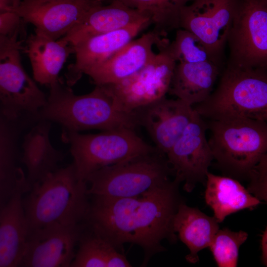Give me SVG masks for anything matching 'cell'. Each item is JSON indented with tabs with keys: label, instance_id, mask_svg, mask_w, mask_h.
<instances>
[{
	"label": "cell",
	"instance_id": "836d02e7",
	"mask_svg": "<svg viewBox=\"0 0 267 267\" xmlns=\"http://www.w3.org/2000/svg\"></svg>",
	"mask_w": 267,
	"mask_h": 267
},
{
	"label": "cell",
	"instance_id": "83f0119b",
	"mask_svg": "<svg viewBox=\"0 0 267 267\" xmlns=\"http://www.w3.org/2000/svg\"><path fill=\"white\" fill-rule=\"evenodd\" d=\"M177 63H198L212 61L220 64L213 57L204 43L192 32L177 30L175 39L167 45Z\"/></svg>",
	"mask_w": 267,
	"mask_h": 267
},
{
	"label": "cell",
	"instance_id": "603a6c76",
	"mask_svg": "<svg viewBox=\"0 0 267 267\" xmlns=\"http://www.w3.org/2000/svg\"><path fill=\"white\" fill-rule=\"evenodd\" d=\"M220 229L216 219L201 211L198 208L181 203L173 220V229L188 248L189 253L186 260L191 264L199 261L198 253L210 246Z\"/></svg>",
	"mask_w": 267,
	"mask_h": 267
},
{
	"label": "cell",
	"instance_id": "ffe728a7",
	"mask_svg": "<svg viewBox=\"0 0 267 267\" xmlns=\"http://www.w3.org/2000/svg\"><path fill=\"white\" fill-rule=\"evenodd\" d=\"M51 122L39 120L24 136L22 143L21 162L27 170L26 176L30 189L58 168L63 153L55 148L50 138Z\"/></svg>",
	"mask_w": 267,
	"mask_h": 267
},
{
	"label": "cell",
	"instance_id": "2e32d148",
	"mask_svg": "<svg viewBox=\"0 0 267 267\" xmlns=\"http://www.w3.org/2000/svg\"><path fill=\"white\" fill-rule=\"evenodd\" d=\"M151 23L150 19L145 18L127 27L90 37L72 45L75 61L68 67L66 84L70 87L74 85L87 71L107 60Z\"/></svg>",
	"mask_w": 267,
	"mask_h": 267
},
{
	"label": "cell",
	"instance_id": "4fadbf2b",
	"mask_svg": "<svg viewBox=\"0 0 267 267\" xmlns=\"http://www.w3.org/2000/svg\"><path fill=\"white\" fill-rule=\"evenodd\" d=\"M105 0H22L12 12L35 32L55 40L63 37L93 7Z\"/></svg>",
	"mask_w": 267,
	"mask_h": 267
},
{
	"label": "cell",
	"instance_id": "ba28073f",
	"mask_svg": "<svg viewBox=\"0 0 267 267\" xmlns=\"http://www.w3.org/2000/svg\"><path fill=\"white\" fill-rule=\"evenodd\" d=\"M22 42L0 36V115L11 120H38L47 97L22 66Z\"/></svg>",
	"mask_w": 267,
	"mask_h": 267
},
{
	"label": "cell",
	"instance_id": "30bf717a",
	"mask_svg": "<svg viewBox=\"0 0 267 267\" xmlns=\"http://www.w3.org/2000/svg\"><path fill=\"white\" fill-rule=\"evenodd\" d=\"M168 43L160 46L154 58L141 69L118 83L105 85L122 110L133 112L168 93L177 64Z\"/></svg>",
	"mask_w": 267,
	"mask_h": 267
},
{
	"label": "cell",
	"instance_id": "d4e9b609",
	"mask_svg": "<svg viewBox=\"0 0 267 267\" xmlns=\"http://www.w3.org/2000/svg\"><path fill=\"white\" fill-rule=\"evenodd\" d=\"M23 120L0 118V207L13 193L21 168L17 166V143Z\"/></svg>",
	"mask_w": 267,
	"mask_h": 267
},
{
	"label": "cell",
	"instance_id": "4dcf8cb0",
	"mask_svg": "<svg viewBox=\"0 0 267 267\" xmlns=\"http://www.w3.org/2000/svg\"><path fill=\"white\" fill-rule=\"evenodd\" d=\"M248 181V191L261 201L267 202V174L254 173Z\"/></svg>",
	"mask_w": 267,
	"mask_h": 267
},
{
	"label": "cell",
	"instance_id": "3957f363",
	"mask_svg": "<svg viewBox=\"0 0 267 267\" xmlns=\"http://www.w3.org/2000/svg\"><path fill=\"white\" fill-rule=\"evenodd\" d=\"M87 183L72 163L34 184L23 198L28 235L44 229L78 225L86 220L90 207Z\"/></svg>",
	"mask_w": 267,
	"mask_h": 267
},
{
	"label": "cell",
	"instance_id": "d6a6232c",
	"mask_svg": "<svg viewBox=\"0 0 267 267\" xmlns=\"http://www.w3.org/2000/svg\"><path fill=\"white\" fill-rule=\"evenodd\" d=\"M254 173L259 174H267V153L263 157L256 166Z\"/></svg>",
	"mask_w": 267,
	"mask_h": 267
},
{
	"label": "cell",
	"instance_id": "484cf974",
	"mask_svg": "<svg viewBox=\"0 0 267 267\" xmlns=\"http://www.w3.org/2000/svg\"><path fill=\"white\" fill-rule=\"evenodd\" d=\"M119 1L149 18L160 37L179 28L182 8L193 0H106ZM105 0V1H106Z\"/></svg>",
	"mask_w": 267,
	"mask_h": 267
},
{
	"label": "cell",
	"instance_id": "9a60e30c",
	"mask_svg": "<svg viewBox=\"0 0 267 267\" xmlns=\"http://www.w3.org/2000/svg\"><path fill=\"white\" fill-rule=\"evenodd\" d=\"M82 231L78 224L44 229L29 234L19 267H70Z\"/></svg>",
	"mask_w": 267,
	"mask_h": 267
},
{
	"label": "cell",
	"instance_id": "52a82bcc",
	"mask_svg": "<svg viewBox=\"0 0 267 267\" xmlns=\"http://www.w3.org/2000/svg\"><path fill=\"white\" fill-rule=\"evenodd\" d=\"M62 140L70 146L78 175L87 181L94 172L157 149L130 129L102 131L95 134L62 132Z\"/></svg>",
	"mask_w": 267,
	"mask_h": 267
},
{
	"label": "cell",
	"instance_id": "7c38bea8",
	"mask_svg": "<svg viewBox=\"0 0 267 267\" xmlns=\"http://www.w3.org/2000/svg\"><path fill=\"white\" fill-rule=\"evenodd\" d=\"M206 122L195 110L183 134L166 154L174 178L191 192L199 183L206 184L209 168L214 160L206 137Z\"/></svg>",
	"mask_w": 267,
	"mask_h": 267
},
{
	"label": "cell",
	"instance_id": "d6986e66",
	"mask_svg": "<svg viewBox=\"0 0 267 267\" xmlns=\"http://www.w3.org/2000/svg\"><path fill=\"white\" fill-rule=\"evenodd\" d=\"M148 18L117 0L91 8L63 37L71 45L90 37L123 28Z\"/></svg>",
	"mask_w": 267,
	"mask_h": 267
},
{
	"label": "cell",
	"instance_id": "cb8c5ba5",
	"mask_svg": "<svg viewBox=\"0 0 267 267\" xmlns=\"http://www.w3.org/2000/svg\"><path fill=\"white\" fill-rule=\"evenodd\" d=\"M205 192L206 204L213 210L219 223L228 216L244 209H252L261 203L239 181L208 172Z\"/></svg>",
	"mask_w": 267,
	"mask_h": 267
},
{
	"label": "cell",
	"instance_id": "ac0fdd59",
	"mask_svg": "<svg viewBox=\"0 0 267 267\" xmlns=\"http://www.w3.org/2000/svg\"><path fill=\"white\" fill-rule=\"evenodd\" d=\"M160 37L153 30L133 40L107 60L85 73L95 86L113 85L134 74L155 57V44H160Z\"/></svg>",
	"mask_w": 267,
	"mask_h": 267
},
{
	"label": "cell",
	"instance_id": "7402d4cb",
	"mask_svg": "<svg viewBox=\"0 0 267 267\" xmlns=\"http://www.w3.org/2000/svg\"><path fill=\"white\" fill-rule=\"evenodd\" d=\"M221 67L212 61L177 63L168 93L192 106L205 101L213 91Z\"/></svg>",
	"mask_w": 267,
	"mask_h": 267
},
{
	"label": "cell",
	"instance_id": "8fae6325",
	"mask_svg": "<svg viewBox=\"0 0 267 267\" xmlns=\"http://www.w3.org/2000/svg\"><path fill=\"white\" fill-rule=\"evenodd\" d=\"M240 0H193L181 9L179 28L198 37L219 63Z\"/></svg>",
	"mask_w": 267,
	"mask_h": 267
},
{
	"label": "cell",
	"instance_id": "5bb4252c",
	"mask_svg": "<svg viewBox=\"0 0 267 267\" xmlns=\"http://www.w3.org/2000/svg\"><path fill=\"white\" fill-rule=\"evenodd\" d=\"M139 126L148 132L155 146L166 155L183 134L195 113L182 100L166 96L134 111Z\"/></svg>",
	"mask_w": 267,
	"mask_h": 267
},
{
	"label": "cell",
	"instance_id": "8992f818",
	"mask_svg": "<svg viewBox=\"0 0 267 267\" xmlns=\"http://www.w3.org/2000/svg\"><path fill=\"white\" fill-rule=\"evenodd\" d=\"M172 175L166 155L157 149L94 172L87 179L88 192L111 198L133 197L163 185Z\"/></svg>",
	"mask_w": 267,
	"mask_h": 267
},
{
	"label": "cell",
	"instance_id": "f1b7e54d",
	"mask_svg": "<svg viewBox=\"0 0 267 267\" xmlns=\"http://www.w3.org/2000/svg\"><path fill=\"white\" fill-rule=\"evenodd\" d=\"M248 237L243 230L219 229L209 247L218 267H236L240 247Z\"/></svg>",
	"mask_w": 267,
	"mask_h": 267
},
{
	"label": "cell",
	"instance_id": "e0dca14e",
	"mask_svg": "<svg viewBox=\"0 0 267 267\" xmlns=\"http://www.w3.org/2000/svg\"><path fill=\"white\" fill-rule=\"evenodd\" d=\"M30 190L20 168L15 188L0 207V267H19L26 247L28 230L23 196Z\"/></svg>",
	"mask_w": 267,
	"mask_h": 267
},
{
	"label": "cell",
	"instance_id": "5b68a950",
	"mask_svg": "<svg viewBox=\"0 0 267 267\" xmlns=\"http://www.w3.org/2000/svg\"><path fill=\"white\" fill-rule=\"evenodd\" d=\"M193 107L210 120L247 118L267 122V70L227 65L216 89Z\"/></svg>",
	"mask_w": 267,
	"mask_h": 267
},
{
	"label": "cell",
	"instance_id": "4316f807",
	"mask_svg": "<svg viewBox=\"0 0 267 267\" xmlns=\"http://www.w3.org/2000/svg\"><path fill=\"white\" fill-rule=\"evenodd\" d=\"M90 233L82 235L79 249L70 267H132L125 256L112 245L91 231Z\"/></svg>",
	"mask_w": 267,
	"mask_h": 267
},
{
	"label": "cell",
	"instance_id": "7a4b0ae2",
	"mask_svg": "<svg viewBox=\"0 0 267 267\" xmlns=\"http://www.w3.org/2000/svg\"><path fill=\"white\" fill-rule=\"evenodd\" d=\"M49 89L46 103L38 120L58 123L62 132L134 130L139 126L135 112L122 110L106 86H95L89 93L77 95L60 79Z\"/></svg>",
	"mask_w": 267,
	"mask_h": 267
},
{
	"label": "cell",
	"instance_id": "9c48e42d",
	"mask_svg": "<svg viewBox=\"0 0 267 267\" xmlns=\"http://www.w3.org/2000/svg\"><path fill=\"white\" fill-rule=\"evenodd\" d=\"M227 65L267 70V0H240L227 43Z\"/></svg>",
	"mask_w": 267,
	"mask_h": 267
},
{
	"label": "cell",
	"instance_id": "f546056e",
	"mask_svg": "<svg viewBox=\"0 0 267 267\" xmlns=\"http://www.w3.org/2000/svg\"><path fill=\"white\" fill-rule=\"evenodd\" d=\"M27 23L23 19L15 12L3 11L0 12V36L9 38L19 39L20 35H23L25 31Z\"/></svg>",
	"mask_w": 267,
	"mask_h": 267
},
{
	"label": "cell",
	"instance_id": "277c9868",
	"mask_svg": "<svg viewBox=\"0 0 267 267\" xmlns=\"http://www.w3.org/2000/svg\"><path fill=\"white\" fill-rule=\"evenodd\" d=\"M209 122L208 142L217 168L224 176L248 181L267 153V122L247 118Z\"/></svg>",
	"mask_w": 267,
	"mask_h": 267
},
{
	"label": "cell",
	"instance_id": "6da1fadb",
	"mask_svg": "<svg viewBox=\"0 0 267 267\" xmlns=\"http://www.w3.org/2000/svg\"><path fill=\"white\" fill-rule=\"evenodd\" d=\"M174 178L141 195L124 198L92 196L86 220L90 231L117 249L125 243L140 246L143 264L155 254L165 250L161 242L177 241L173 220L184 202Z\"/></svg>",
	"mask_w": 267,
	"mask_h": 267
},
{
	"label": "cell",
	"instance_id": "1f68e13d",
	"mask_svg": "<svg viewBox=\"0 0 267 267\" xmlns=\"http://www.w3.org/2000/svg\"><path fill=\"white\" fill-rule=\"evenodd\" d=\"M261 249L262 263L265 267H267V225L262 235Z\"/></svg>",
	"mask_w": 267,
	"mask_h": 267
},
{
	"label": "cell",
	"instance_id": "44dd1931",
	"mask_svg": "<svg viewBox=\"0 0 267 267\" xmlns=\"http://www.w3.org/2000/svg\"><path fill=\"white\" fill-rule=\"evenodd\" d=\"M23 50L30 60L34 80L50 87L60 80L59 73L72 46L63 38L55 40L35 32L26 41Z\"/></svg>",
	"mask_w": 267,
	"mask_h": 267
}]
</instances>
